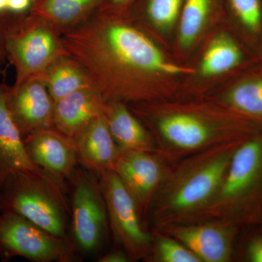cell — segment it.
<instances>
[{
	"mask_svg": "<svg viewBox=\"0 0 262 262\" xmlns=\"http://www.w3.org/2000/svg\"><path fill=\"white\" fill-rule=\"evenodd\" d=\"M66 51L106 101L144 103L153 96L152 76L191 71L168 61L142 29L98 5L85 20L62 34Z\"/></svg>",
	"mask_w": 262,
	"mask_h": 262,
	"instance_id": "cell-1",
	"label": "cell"
},
{
	"mask_svg": "<svg viewBox=\"0 0 262 262\" xmlns=\"http://www.w3.org/2000/svg\"><path fill=\"white\" fill-rule=\"evenodd\" d=\"M154 132L158 153L170 165L202 150L220 144L244 142L262 131V125L228 108L152 107L130 108Z\"/></svg>",
	"mask_w": 262,
	"mask_h": 262,
	"instance_id": "cell-2",
	"label": "cell"
},
{
	"mask_svg": "<svg viewBox=\"0 0 262 262\" xmlns=\"http://www.w3.org/2000/svg\"><path fill=\"white\" fill-rule=\"evenodd\" d=\"M242 143L211 146L172 165L150 206L151 229L192 222L213 199Z\"/></svg>",
	"mask_w": 262,
	"mask_h": 262,
	"instance_id": "cell-3",
	"label": "cell"
},
{
	"mask_svg": "<svg viewBox=\"0 0 262 262\" xmlns=\"http://www.w3.org/2000/svg\"><path fill=\"white\" fill-rule=\"evenodd\" d=\"M220 222L239 229L261 225L262 131L235 150L213 199L191 222Z\"/></svg>",
	"mask_w": 262,
	"mask_h": 262,
	"instance_id": "cell-4",
	"label": "cell"
},
{
	"mask_svg": "<svg viewBox=\"0 0 262 262\" xmlns=\"http://www.w3.org/2000/svg\"><path fill=\"white\" fill-rule=\"evenodd\" d=\"M64 188L46 172H15L0 184V211L14 212L58 237L70 238V205Z\"/></svg>",
	"mask_w": 262,
	"mask_h": 262,
	"instance_id": "cell-5",
	"label": "cell"
},
{
	"mask_svg": "<svg viewBox=\"0 0 262 262\" xmlns=\"http://www.w3.org/2000/svg\"><path fill=\"white\" fill-rule=\"evenodd\" d=\"M6 52L7 60L15 70L13 84L39 78L56 58L69 56L61 34L30 13L17 15L7 35Z\"/></svg>",
	"mask_w": 262,
	"mask_h": 262,
	"instance_id": "cell-6",
	"label": "cell"
},
{
	"mask_svg": "<svg viewBox=\"0 0 262 262\" xmlns=\"http://www.w3.org/2000/svg\"><path fill=\"white\" fill-rule=\"evenodd\" d=\"M77 249L72 239L58 237L27 220L7 211H0V260L21 257L33 262H72Z\"/></svg>",
	"mask_w": 262,
	"mask_h": 262,
	"instance_id": "cell-7",
	"label": "cell"
},
{
	"mask_svg": "<svg viewBox=\"0 0 262 262\" xmlns=\"http://www.w3.org/2000/svg\"><path fill=\"white\" fill-rule=\"evenodd\" d=\"M70 181L71 239L77 251L94 254L106 244L110 230L99 177L86 169L77 168Z\"/></svg>",
	"mask_w": 262,
	"mask_h": 262,
	"instance_id": "cell-8",
	"label": "cell"
},
{
	"mask_svg": "<svg viewBox=\"0 0 262 262\" xmlns=\"http://www.w3.org/2000/svg\"><path fill=\"white\" fill-rule=\"evenodd\" d=\"M98 176L114 238L132 261H149L153 236L144 226L135 200L115 170Z\"/></svg>",
	"mask_w": 262,
	"mask_h": 262,
	"instance_id": "cell-9",
	"label": "cell"
},
{
	"mask_svg": "<svg viewBox=\"0 0 262 262\" xmlns=\"http://www.w3.org/2000/svg\"><path fill=\"white\" fill-rule=\"evenodd\" d=\"M171 166L153 151H122L117 160L114 170L135 200L144 222Z\"/></svg>",
	"mask_w": 262,
	"mask_h": 262,
	"instance_id": "cell-10",
	"label": "cell"
},
{
	"mask_svg": "<svg viewBox=\"0 0 262 262\" xmlns=\"http://www.w3.org/2000/svg\"><path fill=\"white\" fill-rule=\"evenodd\" d=\"M152 229L180 241L202 262H229L233 256L234 239L239 228L220 222H196Z\"/></svg>",
	"mask_w": 262,
	"mask_h": 262,
	"instance_id": "cell-11",
	"label": "cell"
},
{
	"mask_svg": "<svg viewBox=\"0 0 262 262\" xmlns=\"http://www.w3.org/2000/svg\"><path fill=\"white\" fill-rule=\"evenodd\" d=\"M7 103L24 139L33 133L53 127L55 101L40 79L8 85Z\"/></svg>",
	"mask_w": 262,
	"mask_h": 262,
	"instance_id": "cell-12",
	"label": "cell"
},
{
	"mask_svg": "<svg viewBox=\"0 0 262 262\" xmlns=\"http://www.w3.org/2000/svg\"><path fill=\"white\" fill-rule=\"evenodd\" d=\"M24 144L33 163L64 185L77 168L75 141L53 127L26 136Z\"/></svg>",
	"mask_w": 262,
	"mask_h": 262,
	"instance_id": "cell-13",
	"label": "cell"
},
{
	"mask_svg": "<svg viewBox=\"0 0 262 262\" xmlns=\"http://www.w3.org/2000/svg\"><path fill=\"white\" fill-rule=\"evenodd\" d=\"M106 103L94 87L75 91L55 102L53 127L75 141L95 119L102 115Z\"/></svg>",
	"mask_w": 262,
	"mask_h": 262,
	"instance_id": "cell-14",
	"label": "cell"
},
{
	"mask_svg": "<svg viewBox=\"0 0 262 262\" xmlns=\"http://www.w3.org/2000/svg\"><path fill=\"white\" fill-rule=\"evenodd\" d=\"M79 164L99 175L114 170L122 151L108 129L104 113L86 127L75 141Z\"/></svg>",
	"mask_w": 262,
	"mask_h": 262,
	"instance_id": "cell-15",
	"label": "cell"
},
{
	"mask_svg": "<svg viewBox=\"0 0 262 262\" xmlns=\"http://www.w3.org/2000/svg\"><path fill=\"white\" fill-rule=\"evenodd\" d=\"M8 84L0 83V184L18 171L42 173L29 158L24 139L7 103Z\"/></svg>",
	"mask_w": 262,
	"mask_h": 262,
	"instance_id": "cell-16",
	"label": "cell"
},
{
	"mask_svg": "<svg viewBox=\"0 0 262 262\" xmlns=\"http://www.w3.org/2000/svg\"><path fill=\"white\" fill-rule=\"evenodd\" d=\"M103 113L114 140L122 151L158 152L156 144L149 131L125 103L120 101H106Z\"/></svg>",
	"mask_w": 262,
	"mask_h": 262,
	"instance_id": "cell-17",
	"label": "cell"
},
{
	"mask_svg": "<svg viewBox=\"0 0 262 262\" xmlns=\"http://www.w3.org/2000/svg\"><path fill=\"white\" fill-rule=\"evenodd\" d=\"M101 0H32L29 13L40 17L63 34L83 23Z\"/></svg>",
	"mask_w": 262,
	"mask_h": 262,
	"instance_id": "cell-18",
	"label": "cell"
},
{
	"mask_svg": "<svg viewBox=\"0 0 262 262\" xmlns=\"http://www.w3.org/2000/svg\"><path fill=\"white\" fill-rule=\"evenodd\" d=\"M39 79L55 102L79 90L94 87L82 67L68 55L52 62Z\"/></svg>",
	"mask_w": 262,
	"mask_h": 262,
	"instance_id": "cell-19",
	"label": "cell"
},
{
	"mask_svg": "<svg viewBox=\"0 0 262 262\" xmlns=\"http://www.w3.org/2000/svg\"><path fill=\"white\" fill-rule=\"evenodd\" d=\"M244 55L233 39L227 34L215 37L206 50L201 65L202 75L213 77L238 67Z\"/></svg>",
	"mask_w": 262,
	"mask_h": 262,
	"instance_id": "cell-20",
	"label": "cell"
},
{
	"mask_svg": "<svg viewBox=\"0 0 262 262\" xmlns=\"http://www.w3.org/2000/svg\"><path fill=\"white\" fill-rule=\"evenodd\" d=\"M226 106L262 125V77L236 84L225 96Z\"/></svg>",
	"mask_w": 262,
	"mask_h": 262,
	"instance_id": "cell-21",
	"label": "cell"
},
{
	"mask_svg": "<svg viewBox=\"0 0 262 262\" xmlns=\"http://www.w3.org/2000/svg\"><path fill=\"white\" fill-rule=\"evenodd\" d=\"M211 0H185L181 11L179 40L188 48L201 32L209 14Z\"/></svg>",
	"mask_w": 262,
	"mask_h": 262,
	"instance_id": "cell-22",
	"label": "cell"
},
{
	"mask_svg": "<svg viewBox=\"0 0 262 262\" xmlns=\"http://www.w3.org/2000/svg\"><path fill=\"white\" fill-rule=\"evenodd\" d=\"M152 251L149 261L202 262L200 258L180 241L156 229H151Z\"/></svg>",
	"mask_w": 262,
	"mask_h": 262,
	"instance_id": "cell-23",
	"label": "cell"
},
{
	"mask_svg": "<svg viewBox=\"0 0 262 262\" xmlns=\"http://www.w3.org/2000/svg\"><path fill=\"white\" fill-rule=\"evenodd\" d=\"M183 6V0H147L146 15L157 28H170L178 18Z\"/></svg>",
	"mask_w": 262,
	"mask_h": 262,
	"instance_id": "cell-24",
	"label": "cell"
},
{
	"mask_svg": "<svg viewBox=\"0 0 262 262\" xmlns=\"http://www.w3.org/2000/svg\"><path fill=\"white\" fill-rule=\"evenodd\" d=\"M234 14L241 24L251 32H257L262 24L260 0H229Z\"/></svg>",
	"mask_w": 262,
	"mask_h": 262,
	"instance_id": "cell-25",
	"label": "cell"
},
{
	"mask_svg": "<svg viewBox=\"0 0 262 262\" xmlns=\"http://www.w3.org/2000/svg\"><path fill=\"white\" fill-rule=\"evenodd\" d=\"M17 15L9 11L0 13V70L7 60L6 39L8 31Z\"/></svg>",
	"mask_w": 262,
	"mask_h": 262,
	"instance_id": "cell-26",
	"label": "cell"
},
{
	"mask_svg": "<svg viewBox=\"0 0 262 262\" xmlns=\"http://www.w3.org/2000/svg\"><path fill=\"white\" fill-rule=\"evenodd\" d=\"M246 256L249 261L262 262V235L256 236L249 241Z\"/></svg>",
	"mask_w": 262,
	"mask_h": 262,
	"instance_id": "cell-27",
	"label": "cell"
},
{
	"mask_svg": "<svg viewBox=\"0 0 262 262\" xmlns=\"http://www.w3.org/2000/svg\"><path fill=\"white\" fill-rule=\"evenodd\" d=\"M132 261L126 251L122 248L113 249L98 258V262H128Z\"/></svg>",
	"mask_w": 262,
	"mask_h": 262,
	"instance_id": "cell-28",
	"label": "cell"
},
{
	"mask_svg": "<svg viewBox=\"0 0 262 262\" xmlns=\"http://www.w3.org/2000/svg\"><path fill=\"white\" fill-rule=\"evenodd\" d=\"M32 0H8V11L15 14L29 13Z\"/></svg>",
	"mask_w": 262,
	"mask_h": 262,
	"instance_id": "cell-29",
	"label": "cell"
},
{
	"mask_svg": "<svg viewBox=\"0 0 262 262\" xmlns=\"http://www.w3.org/2000/svg\"><path fill=\"white\" fill-rule=\"evenodd\" d=\"M131 0H101L99 5L111 8H120L122 5L127 4Z\"/></svg>",
	"mask_w": 262,
	"mask_h": 262,
	"instance_id": "cell-30",
	"label": "cell"
},
{
	"mask_svg": "<svg viewBox=\"0 0 262 262\" xmlns=\"http://www.w3.org/2000/svg\"><path fill=\"white\" fill-rule=\"evenodd\" d=\"M8 11V0H0V13Z\"/></svg>",
	"mask_w": 262,
	"mask_h": 262,
	"instance_id": "cell-31",
	"label": "cell"
},
{
	"mask_svg": "<svg viewBox=\"0 0 262 262\" xmlns=\"http://www.w3.org/2000/svg\"><path fill=\"white\" fill-rule=\"evenodd\" d=\"M261 225H262V224H261Z\"/></svg>",
	"mask_w": 262,
	"mask_h": 262,
	"instance_id": "cell-32",
	"label": "cell"
}]
</instances>
